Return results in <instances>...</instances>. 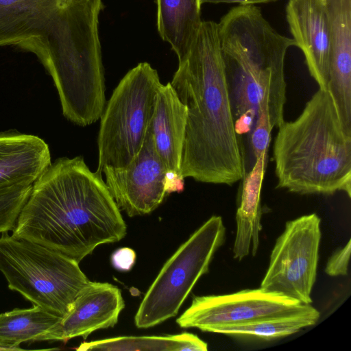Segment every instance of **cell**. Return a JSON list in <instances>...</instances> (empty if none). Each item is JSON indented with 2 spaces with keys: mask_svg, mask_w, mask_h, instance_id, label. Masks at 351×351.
Returning a JSON list of instances; mask_svg holds the SVG:
<instances>
[{
  "mask_svg": "<svg viewBox=\"0 0 351 351\" xmlns=\"http://www.w3.org/2000/svg\"><path fill=\"white\" fill-rule=\"evenodd\" d=\"M103 8L102 0H60L41 36L26 49L51 76L63 115L82 127L100 119L106 104L98 34Z\"/></svg>",
  "mask_w": 351,
  "mask_h": 351,
  "instance_id": "3",
  "label": "cell"
},
{
  "mask_svg": "<svg viewBox=\"0 0 351 351\" xmlns=\"http://www.w3.org/2000/svg\"><path fill=\"white\" fill-rule=\"evenodd\" d=\"M319 317V312L311 304H307L302 308L287 314L240 324L214 326L206 328L205 332L270 341L293 335L313 326L317 322Z\"/></svg>",
  "mask_w": 351,
  "mask_h": 351,
  "instance_id": "20",
  "label": "cell"
},
{
  "mask_svg": "<svg viewBox=\"0 0 351 351\" xmlns=\"http://www.w3.org/2000/svg\"><path fill=\"white\" fill-rule=\"evenodd\" d=\"M351 240L336 250L327 261L325 272L330 276H346L350 256Z\"/></svg>",
  "mask_w": 351,
  "mask_h": 351,
  "instance_id": "24",
  "label": "cell"
},
{
  "mask_svg": "<svg viewBox=\"0 0 351 351\" xmlns=\"http://www.w3.org/2000/svg\"><path fill=\"white\" fill-rule=\"evenodd\" d=\"M51 163L49 147L41 138L16 132L0 133V189L33 184Z\"/></svg>",
  "mask_w": 351,
  "mask_h": 351,
  "instance_id": "15",
  "label": "cell"
},
{
  "mask_svg": "<svg viewBox=\"0 0 351 351\" xmlns=\"http://www.w3.org/2000/svg\"><path fill=\"white\" fill-rule=\"evenodd\" d=\"M186 122V106L170 82L161 84L155 97L150 129L156 150L167 171L180 176Z\"/></svg>",
  "mask_w": 351,
  "mask_h": 351,
  "instance_id": "16",
  "label": "cell"
},
{
  "mask_svg": "<svg viewBox=\"0 0 351 351\" xmlns=\"http://www.w3.org/2000/svg\"><path fill=\"white\" fill-rule=\"evenodd\" d=\"M273 128L268 112L265 110L260 111L251 130L250 136L252 149L255 159L263 152L268 150Z\"/></svg>",
  "mask_w": 351,
  "mask_h": 351,
  "instance_id": "23",
  "label": "cell"
},
{
  "mask_svg": "<svg viewBox=\"0 0 351 351\" xmlns=\"http://www.w3.org/2000/svg\"><path fill=\"white\" fill-rule=\"evenodd\" d=\"M315 213L289 221L277 239L261 288L311 304L322 232Z\"/></svg>",
  "mask_w": 351,
  "mask_h": 351,
  "instance_id": "9",
  "label": "cell"
},
{
  "mask_svg": "<svg viewBox=\"0 0 351 351\" xmlns=\"http://www.w3.org/2000/svg\"><path fill=\"white\" fill-rule=\"evenodd\" d=\"M305 304L261 287L244 289L229 294L194 297L176 322L181 328H196L205 332L214 326L240 324L287 314Z\"/></svg>",
  "mask_w": 351,
  "mask_h": 351,
  "instance_id": "10",
  "label": "cell"
},
{
  "mask_svg": "<svg viewBox=\"0 0 351 351\" xmlns=\"http://www.w3.org/2000/svg\"><path fill=\"white\" fill-rule=\"evenodd\" d=\"M136 261L135 252L129 247H121L114 251L111 256L112 266L121 271H128Z\"/></svg>",
  "mask_w": 351,
  "mask_h": 351,
  "instance_id": "25",
  "label": "cell"
},
{
  "mask_svg": "<svg viewBox=\"0 0 351 351\" xmlns=\"http://www.w3.org/2000/svg\"><path fill=\"white\" fill-rule=\"evenodd\" d=\"M77 350L206 351L207 343L197 335L182 332L166 336L119 337L84 342Z\"/></svg>",
  "mask_w": 351,
  "mask_h": 351,
  "instance_id": "22",
  "label": "cell"
},
{
  "mask_svg": "<svg viewBox=\"0 0 351 351\" xmlns=\"http://www.w3.org/2000/svg\"><path fill=\"white\" fill-rule=\"evenodd\" d=\"M225 238L221 217L213 215L179 247L145 294L134 316L137 328H150L177 315L197 280L208 272Z\"/></svg>",
  "mask_w": 351,
  "mask_h": 351,
  "instance_id": "8",
  "label": "cell"
},
{
  "mask_svg": "<svg viewBox=\"0 0 351 351\" xmlns=\"http://www.w3.org/2000/svg\"><path fill=\"white\" fill-rule=\"evenodd\" d=\"M0 271L10 289L60 317L90 282L77 261L8 232L0 237Z\"/></svg>",
  "mask_w": 351,
  "mask_h": 351,
  "instance_id": "6",
  "label": "cell"
},
{
  "mask_svg": "<svg viewBox=\"0 0 351 351\" xmlns=\"http://www.w3.org/2000/svg\"><path fill=\"white\" fill-rule=\"evenodd\" d=\"M125 306L120 289L108 282H90L75 299L68 313L42 341L86 338L91 332L113 327Z\"/></svg>",
  "mask_w": 351,
  "mask_h": 351,
  "instance_id": "12",
  "label": "cell"
},
{
  "mask_svg": "<svg viewBox=\"0 0 351 351\" xmlns=\"http://www.w3.org/2000/svg\"><path fill=\"white\" fill-rule=\"evenodd\" d=\"M217 26L234 120L245 114L256 119L265 110L278 128L285 121V60L294 40L274 29L255 5L233 7Z\"/></svg>",
  "mask_w": 351,
  "mask_h": 351,
  "instance_id": "4",
  "label": "cell"
},
{
  "mask_svg": "<svg viewBox=\"0 0 351 351\" xmlns=\"http://www.w3.org/2000/svg\"><path fill=\"white\" fill-rule=\"evenodd\" d=\"M167 172L149 125L140 150L130 162L123 168L106 167L101 173L119 210L134 217L149 214L162 202L167 195Z\"/></svg>",
  "mask_w": 351,
  "mask_h": 351,
  "instance_id": "11",
  "label": "cell"
},
{
  "mask_svg": "<svg viewBox=\"0 0 351 351\" xmlns=\"http://www.w3.org/2000/svg\"><path fill=\"white\" fill-rule=\"evenodd\" d=\"M273 147L277 188L300 195L351 196V134L328 89L319 88L293 121L278 128Z\"/></svg>",
  "mask_w": 351,
  "mask_h": 351,
  "instance_id": "5",
  "label": "cell"
},
{
  "mask_svg": "<svg viewBox=\"0 0 351 351\" xmlns=\"http://www.w3.org/2000/svg\"><path fill=\"white\" fill-rule=\"evenodd\" d=\"M157 27L178 61L189 53L202 21L200 0H156Z\"/></svg>",
  "mask_w": 351,
  "mask_h": 351,
  "instance_id": "19",
  "label": "cell"
},
{
  "mask_svg": "<svg viewBox=\"0 0 351 351\" xmlns=\"http://www.w3.org/2000/svg\"><path fill=\"white\" fill-rule=\"evenodd\" d=\"M160 84L157 71L147 62L138 63L121 80L100 117L98 173L106 167H125L138 152Z\"/></svg>",
  "mask_w": 351,
  "mask_h": 351,
  "instance_id": "7",
  "label": "cell"
},
{
  "mask_svg": "<svg viewBox=\"0 0 351 351\" xmlns=\"http://www.w3.org/2000/svg\"><path fill=\"white\" fill-rule=\"evenodd\" d=\"M169 82L187 108L180 176L229 186L243 180L244 155L235 130L217 23L202 21Z\"/></svg>",
  "mask_w": 351,
  "mask_h": 351,
  "instance_id": "1",
  "label": "cell"
},
{
  "mask_svg": "<svg viewBox=\"0 0 351 351\" xmlns=\"http://www.w3.org/2000/svg\"><path fill=\"white\" fill-rule=\"evenodd\" d=\"M0 350H14L12 348L0 344Z\"/></svg>",
  "mask_w": 351,
  "mask_h": 351,
  "instance_id": "28",
  "label": "cell"
},
{
  "mask_svg": "<svg viewBox=\"0 0 351 351\" xmlns=\"http://www.w3.org/2000/svg\"><path fill=\"white\" fill-rule=\"evenodd\" d=\"M60 0H0V47L27 48L43 32Z\"/></svg>",
  "mask_w": 351,
  "mask_h": 351,
  "instance_id": "17",
  "label": "cell"
},
{
  "mask_svg": "<svg viewBox=\"0 0 351 351\" xmlns=\"http://www.w3.org/2000/svg\"><path fill=\"white\" fill-rule=\"evenodd\" d=\"M102 176L84 158H60L34 182L12 235L80 263L99 245L118 242L126 223Z\"/></svg>",
  "mask_w": 351,
  "mask_h": 351,
  "instance_id": "2",
  "label": "cell"
},
{
  "mask_svg": "<svg viewBox=\"0 0 351 351\" xmlns=\"http://www.w3.org/2000/svg\"><path fill=\"white\" fill-rule=\"evenodd\" d=\"M267 151L257 158L250 172L243 178L240 204L236 213V236L233 257L241 261L250 253L255 256L259 246L262 209L261 192L266 167Z\"/></svg>",
  "mask_w": 351,
  "mask_h": 351,
  "instance_id": "18",
  "label": "cell"
},
{
  "mask_svg": "<svg viewBox=\"0 0 351 351\" xmlns=\"http://www.w3.org/2000/svg\"><path fill=\"white\" fill-rule=\"evenodd\" d=\"M277 0H200L203 3H239V5H256L260 3H267L276 1Z\"/></svg>",
  "mask_w": 351,
  "mask_h": 351,
  "instance_id": "27",
  "label": "cell"
},
{
  "mask_svg": "<svg viewBox=\"0 0 351 351\" xmlns=\"http://www.w3.org/2000/svg\"><path fill=\"white\" fill-rule=\"evenodd\" d=\"M285 11L292 39L310 75L319 88L327 89L330 28L325 0H289Z\"/></svg>",
  "mask_w": 351,
  "mask_h": 351,
  "instance_id": "13",
  "label": "cell"
},
{
  "mask_svg": "<svg viewBox=\"0 0 351 351\" xmlns=\"http://www.w3.org/2000/svg\"><path fill=\"white\" fill-rule=\"evenodd\" d=\"M62 317L34 305L0 314V344L14 350H23L21 343L40 341Z\"/></svg>",
  "mask_w": 351,
  "mask_h": 351,
  "instance_id": "21",
  "label": "cell"
},
{
  "mask_svg": "<svg viewBox=\"0 0 351 351\" xmlns=\"http://www.w3.org/2000/svg\"><path fill=\"white\" fill-rule=\"evenodd\" d=\"M184 188V178L180 175L167 171L165 176V190L167 194L172 192H181Z\"/></svg>",
  "mask_w": 351,
  "mask_h": 351,
  "instance_id": "26",
  "label": "cell"
},
{
  "mask_svg": "<svg viewBox=\"0 0 351 351\" xmlns=\"http://www.w3.org/2000/svg\"><path fill=\"white\" fill-rule=\"evenodd\" d=\"M325 4L330 28L327 89L351 133V0H325Z\"/></svg>",
  "mask_w": 351,
  "mask_h": 351,
  "instance_id": "14",
  "label": "cell"
}]
</instances>
